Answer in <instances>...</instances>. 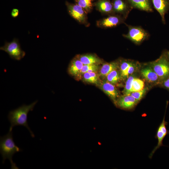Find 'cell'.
<instances>
[{"mask_svg":"<svg viewBox=\"0 0 169 169\" xmlns=\"http://www.w3.org/2000/svg\"><path fill=\"white\" fill-rule=\"evenodd\" d=\"M133 8L147 12H152L150 0H127Z\"/></svg>","mask_w":169,"mask_h":169,"instance_id":"cell-14","label":"cell"},{"mask_svg":"<svg viewBox=\"0 0 169 169\" xmlns=\"http://www.w3.org/2000/svg\"><path fill=\"white\" fill-rule=\"evenodd\" d=\"M98 69L99 66L98 64H94L84 65L81 71V74H83L87 72H96Z\"/></svg>","mask_w":169,"mask_h":169,"instance_id":"cell-24","label":"cell"},{"mask_svg":"<svg viewBox=\"0 0 169 169\" xmlns=\"http://www.w3.org/2000/svg\"><path fill=\"white\" fill-rule=\"evenodd\" d=\"M19 14V10L17 8H13L11 12V16L13 18H15L17 17Z\"/></svg>","mask_w":169,"mask_h":169,"instance_id":"cell-28","label":"cell"},{"mask_svg":"<svg viewBox=\"0 0 169 169\" xmlns=\"http://www.w3.org/2000/svg\"><path fill=\"white\" fill-rule=\"evenodd\" d=\"M164 53L169 60V51L165 52Z\"/></svg>","mask_w":169,"mask_h":169,"instance_id":"cell-30","label":"cell"},{"mask_svg":"<svg viewBox=\"0 0 169 169\" xmlns=\"http://www.w3.org/2000/svg\"><path fill=\"white\" fill-rule=\"evenodd\" d=\"M150 64L161 82L169 77V60L164 53Z\"/></svg>","mask_w":169,"mask_h":169,"instance_id":"cell-3","label":"cell"},{"mask_svg":"<svg viewBox=\"0 0 169 169\" xmlns=\"http://www.w3.org/2000/svg\"><path fill=\"white\" fill-rule=\"evenodd\" d=\"M128 33L123 36L136 44H140L148 38V33L141 27L127 25Z\"/></svg>","mask_w":169,"mask_h":169,"instance_id":"cell-5","label":"cell"},{"mask_svg":"<svg viewBox=\"0 0 169 169\" xmlns=\"http://www.w3.org/2000/svg\"><path fill=\"white\" fill-rule=\"evenodd\" d=\"M125 19L124 18L120 15L113 14L97 21L96 24L97 27L100 28H111L123 23Z\"/></svg>","mask_w":169,"mask_h":169,"instance_id":"cell-7","label":"cell"},{"mask_svg":"<svg viewBox=\"0 0 169 169\" xmlns=\"http://www.w3.org/2000/svg\"><path fill=\"white\" fill-rule=\"evenodd\" d=\"M112 4L114 14L120 15L125 19L130 11L127 3L123 0H114Z\"/></svg>","mask_w":169,"mask_h":169,"instance_id":"cell-11","label":"cell"},{"mask_svg":"<svg viewBox=\"0 0 169 169\" xmlns=\"http://www.w3.org/2000/svg\"><path fill=\"white\" fill-rule=\"evenodd\" d=\"M147 90V88H144L141 90L131 92L130 94L139 102L143 97Z\"/></svg>","mask_w":169,"mask_h":169,"instance_id":"cell-26","label":"cell"},{"mask_svg":"<svg viewBox=\"0 0 169 169\" xmlns=\"http://www.w3.org/2000/svg\"><path fill=\"white\" fill-rule=\"evenodd\" d=\"M83 65L78 56L76 57L71 61L68 68V72L69 74L74 76L79 75L81 74Z\"/></svg>","mask_w":169,"mask_h":169,"instance_id":"cell-13","label":"cell"},{"mask_svg":"<svg viewBox=\"0 0 169 169\" xmlns=\"http://www.w3.org/2000/svg\"><path fill=\"white\" fill-rule=\"evenodd\" d=\"M38 101L36 100L29 105H23L9 111L8 117L11 124L9 131H12L13 127L15 126H23L28 129L33 138L35 137L34 133L28 125V115L29 111L33 110Z\"/></svg>","mask_w":169,"mask_h":169,"instance_id":"cell-1","label":"cell"},{"mask_svg":"<svg viewBox=\"0 0 169 169\" xmlns=\"http://www.w3.org/2000/svg\"><path fill=\"white\" fill-rule=\"evenodd\" d=\"M131 61L124 60L122 61L120 65V75L121 78L125 79L128 78L127 72Z\"/></svg>","mask_w":169,"mask_h":169,"instance_id":"cell-23","label":"cell"},{"mask_svg":"<svg viewBox=\"0 0 169 169\" xmlns=\"http://www.w3.org/2000/svg\"><path fill=\"white\" fill-rule=\"evenodd\" d=\"M0 49L7 53L11 59L17 60H20L25 55V52L21 48L18 39L16 38L10 42H5Z\"/></svg>","mask_w":169,"mask_h":169,"instance_id":"cell-4","label":"cell"},{"mask_svg":"<svg viewBox=\"0 0 169 169\" xmlns=\"http://www.w3.org/2000/svg\"><path fill=\"white\" fill-rule=\"evenodd\" d=\"M100 87L105 94L116 102L119 95L116 89L113 84L107 81H104L101 84Z\"/></svg>","mask_w":169,"mask_h":169,"instance_id":"cell-12","label":"cell"},{"mask_svg":"<svg viewBox=\"0 0 169 169\" xmlns=\"http://www.w3.org/2000/svg\"><path fill=\"white\" fill-rule=\"evenodd\" d=\"M22 151V150L15 144L12 131H9L6 135L0 136V152L3 158V163H4L6 159H8L11 164V169H19L16 164L13 162L12 158L15 153Z\"/></svg>","mask_w":169,"mask_h":169,"instance_id":"cell-2","label":"cell"},{"mask_svg":"<svg viewBox=\"0 0 169 169\" xmlns=\"http://www.w3.org/2000/svg\"><path fill=\"white\" fill-rule=\"evenodd\" d=\"M135 78L134 75H131L127 78L124 88L123 91L124 95H129L130 94L132 82Z\"/></svg>","mask_w":169,"mask_h":169,"instance_id":"cell-25","label":"cell"},{"mask_svg":"<svg viewBox=\"0 0 169 169\" xmlns=\"http://www.w3.org/2000/svg\"><path fill=\"white\" fill-rule=\"evenodd\" d=\"M144 83L142 80L135 78L132 82L131 93L141 90L144 88Z\"/></svg>","mask_w":169,"mask_h":169,"instance_id":"cell-22","label":"cell"},{"mask_svg":"<svg viewBox=\"0 0 169 169\" xmlns=\"http://www.w3.org/2000/svg\"><path fill=\"white\" fill-rule=\"evenodd\" d=\"M77 4L81 7L87 14L91 11L93 7L92 0H75Z\"/></svg>","mask_w":169,"mask_h":169,"instance_id":"cell-20","label":"cell"},{"mask_svg":"<svg viewBox=\"0 0 169 169\" xmlns=\"http://www.w3.org/2000/svg\"><path fill=\"white\" fill-rule=\"evenodd\" d=\"M162 82L164 86L169 90V77L163 80Z\"/></svg>","mask_w":169,"mask_h":169,"instance_id":"cell-29","label":"cell"},{"mask_svg":"<svg viewBox=\"0 0 169 169\" xmlns=\"http://www.w3.org/2000/svg\"><path fill=\"white\" fill-rule=\"evenodd\" d=\"M119 66V64L116 61L104 64L100 68V75L103 77H106L112 71L117 69Z\"/></svg>","mask_w":169,"mask_h":169,"instance_id":"cell-18","label":"cell"},{"mask_svg":"<svg viewBox=\"0 0 169 169\" xmlns=\"http://www.w3.org/2000/svg\"><path fill=\"white\" fill-rule=\"evenodd\" d=\"M83 74V79L84 81L94 84L98 83L99 76L96 72H87Z\"/></svg>","mask_w":169,"mask_h":169,"instance_id":"cell-19","label":"cell"},{"mask_svg":"<svg viewBox=\"0 0 169 169\" xmlns=\"http://www.w3.org/2000/svg\"><path fill=\"white\" fill-rule=\"evenodd\" d=\"M153 6L161 16L162 23H166L165 16L169 11V0H152Z\"/></svg>","mask_w":169,"mask_h":169,"instance_id":"cell-9","label":"cell"},{"mask_svg":"<svg viewBox=\"0 0 169 169\" xmlns=\"http://www.w3.org/2000/svg\"><path fill=\"white\" fill-rule=\"evenodd\" d=\"M67 11L69 14L79 23L86 26L89 25L87 17V13L78 4H73L67 2H66Z\"/></svg>","mask_w":169,"mask_h":169,"instance_id":"cell-6","label":"cell"},{"mask_svg":"<svg viewBox=\"0 0 169 169\" xmlns=\"http://www.w3.org/2000/svg\"><path fill=\"white\" fill-rule=\"evenodd\" d=\"M106 78L107 81L113 84L118 83L121 78L120 73L117 69L110 72L107 75Z\"/></svg>","mask_w":169,"mask_h":169,"instance_id":"cell-21","label":"cell"},{"mask_svg":"<svg viewBox=\"0 0 169 169\" xmlns=\"http://www.w3.org/2000/svg\"><path fill=\"white\" fill-rule=\"evenodd\" d=\"M136 64L134 62L131 61L127 71V74L128 77L130 74H131L134 72L136 69Z\"/></svg>","mask_w":169,"mask_h":169,"instance_id":"cell-27","label":"cell"},{"mask_svg":"<svg viewBox=\"0 0 169 169\" xmlns=\"http://www.w3.org/2000/svg\"><path fill=\"white\" fill-rule=\"evenodd\" d=\"M165 115L161 123L160 124L157 130L156 137L157 139L158 143L157 146L154 148L149 155V158H151L155 151L160 147L163 146V141L164 139L167 135L169 131L167 129L166 125L167 122L165 120Z\"/></svg>","mask_w":169,"mask_h":169,"instance_id":"cell-8","label":"cell"},{"mask_svg":"<svg viewBox=\"0 0 169 169\" xmlns=\"http://www.w3.org/2000/svg\"><path fill=\"white\" fill-rule=\"evenodd\" d=\"M138 102L130 94L123 95L119 97L116 103L120 107L126 109L133 108Z\"/></svg>","mask_w":169,"mask_h":169,"instance_id":"cell-10","label":"cell"},{"mask_svg":"<svg viewBox=\"0 0 169 169\" xmlns=\"http://www.w3.org/2000/svg\"><path fill=\"white\" fill-rule=\"evenodd\" d=\"M141 74L145 80L149 82H161L157 75L150 66L142 69Z\"/></svg>","mask_w":169,"mask_h":169,"instance_id":"cell-15","label":"cell"},{"mask_svg":"<svg viewBox=\"0 0 169 169\" xmlns=\"http://www.w3.org/2000/svg\"><path fill=\"white\" fill-rule=\"evenodd\" d=\"M78 57L84 65L98 64L101 62V60L95 54H86Z\"/></svg>","mask_w":169,"mask_h":169,"instance_id":"cell-17","label":"cell"},{"mask_svg":"<svg viewBox=\"0 0 169 169\" xmlns=\"http://www.w3.org/2000/svg\"><path fill=\"white\" fill-rule=\"evenodd\" d=\"M96 9L101 13L109 15L114 14L113 4L109 0H100L95 3Z\"/></svg>","mask_w":169,"mask_h":169,"instance_id":"cell-16","label":"cell"}]
</instances>
